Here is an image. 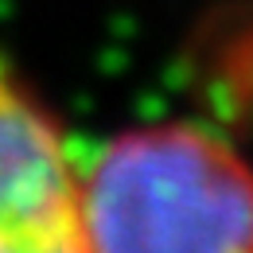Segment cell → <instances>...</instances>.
Returning <instances> with one entry per match:
<instances>
[{"instance_id":"obj_1","label":"cell","mask_w":253,"mask_h":253,"mask_svg":"<svg viewBox=\"0 0 253 253\" xmlns=\"http://www.w3.org/2000/svg\"><path fill=\"white\" fill-rule=\"evenodd\" d=\"M82 250H253V160L218 128L117 132L78 171Z\"/></svg>"},{"instance_id":"obj_2","label":"cell","mask_w":253,"mask_h":253,"mask_svg":"<svg viewBox=\"0 0 253 253\" xmlns=\"http://www.w3.org/2000/svg\"><path fill=\"white\" fill-rule=\"evenodd\" d=\"M78 171L59 113L0 51V253H74Z\"/></svg>"}]
</instances>
